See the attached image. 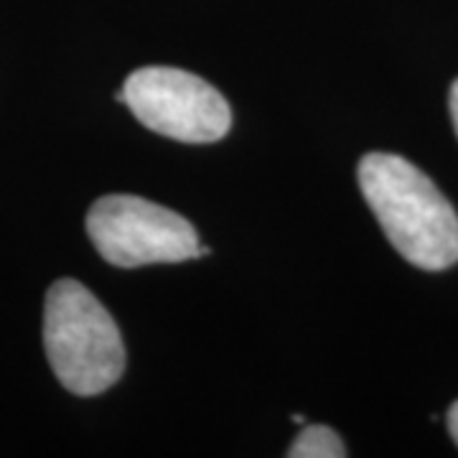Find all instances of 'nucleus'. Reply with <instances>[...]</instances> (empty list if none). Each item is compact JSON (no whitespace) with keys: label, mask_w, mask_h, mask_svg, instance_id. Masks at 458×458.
I'll use <instances>...</instances> for the list:
<instances>
[{"label":"nucleus","mask_w":458,"mask_h":458,"mask_svg":"<svg viewBox=\"0 0 458 458\" xmlns=\"http://www.w3.org/2000/svg\"><path fill=\"white\" fill-rule=\"evenodd\" d=\"M360 189L393 247L423 270L458 262V214L426 174L393 153H367Z\"/></svg>","instance_id":"nucleus-1"},{"label":"nucleus","mask_w":458,"mask_h":458,"mask_svg":"<svg viewBox=\"0 0 458 458\" xmlns=\"http://www.w3.org/2000/svg\"><path fill=\"white\" fill-rule=\"evenodd\" d=\"M44 349L62 387L80 397L110 390L125 369L120 328L80 280L62 278L49 288Z\"/></svg>","instance_id":"nucleus-2"},{"label":"nucleus","mask_w":458,"mask_h":458,"mask_svg":"<svg viewBox=\"0 0 458 458\" xmlns=\"http://www.w3.org/2000/svg\"><path fill=\"white\" fill-rule=\"evenodd\" d=\"M87 234L102 260L117 267L183 262L199 250L197 229L186 216L131 194L98 199L87 214Z\"/></svg>","instance_id":"nucleus-3"},{"label":"nucleus","mask_w":458,"mask_h":458,"mask_svg":"<svg viewBox=\"0 0 458 458\" xmlns=\"http://www.w3.org/2000/svg\"><path fill=\"white\" fill-rule=\"evenodd\" d=\"M120 95L148 131L181 143H214L232 128L225 95L176 66H143L132 72Z\"/></svg>","instance_id":"nucleus-4"},{"label":"nucleus","mask_w":458,"mask_h":458,"mask_svg":"<svg viewBox=\"0 0 458 458\" xmlns=\"http://www.w3.org/2000/svg\"><path fill=\"white\" fill-rule=\"evenodd\" d=\"M291 458H344L346 448H344L342 438L331 430L328 426H306L301 430V436L295 438L291 451Z\"/></svg>","instance_id":"nucleus-5"},{"label":"nucleus","mask_w":458,"mask_h":458,"mask_svg":"<svg viewBox=\"0 0 458 458\" xmlns=\"http://www.w3.org/2000/svg\"><path fill=\"white\" fill-rule=\"evenodd\" d=\"M448 107H451V117H454V128L458 135V80L451 87V95H448Z\"/></svg>","instance_id":"nucleus-6"},{"label":"nucleus","mask_w":458,"mask_h":458,"mask_svg":"<svg viewBox=\"0 0 458 458\" xmlns=\"http://www.w3.org/2000/svg\"><path fill=\"white\" fill-rule=\"evenodd\" d=\"M445 420H448V430H451V438H454V441H456V445H458V403H454V405H451V410H448V418H445Z\"/></svg>","instance_id":"nucleus-7"},{"label":"nucleus","mask_w":458,"mask_h":458,"mask_svg":"<svg viewBox=\"0 0 458 458\" xmlns=\"http://www.w3.org/2000/svg\"><path fill=\"white\" fill-rule=\"evenodd\" d=\"M207 255H212V250H209V247H201V245H199L197 258H207Z\"/></svg>","instance_id":"nucleus-8"},{"label":"nucleus","mask_w":458,"mask_h":458,"mask_svg":"<svg viewBox=\"0 0 458 458\" xmlns=\"http://www.w3.org/2000/svg\"><path fill=\"white\" fill-rule=\"evenodd\" d=\"M291 420H293V423H306V418H303V415H293Z\"/></svg>","instance_id":"nucleus-9"}]
</instances>
